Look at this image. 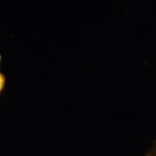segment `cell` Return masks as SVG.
Instances as JSON below:
<instances>
[{
    "label": "cell",
    "instance_id": "obj_1",
    "mask_svg": "<svg viewBox=\"0 0 156 156\" xmlns=\"http://www.w3.org/2000/svg\"><path fill=\"white\" fill-rule=\"evenodd\" d=\"M1 62H2V55L0 54V66H1ZM5 85H6L5 76L0 71V95L3 93L4 89H5Z\"/></svg>",
    "mask_w": 156,
    "mask_h": 156
},
{
    "label": "cell",
    "instance_id": "obj_2",
    "mask_svg": "<svg viewBox=\"0 0 156 156\" xmlns=\"http://www.w3.org/2000/svg\"><path fill=\"white\" fill-rule=\"evenodd\" d=\"M146 156H156V140L153 142V145L151 147L149 151L147 153Z\"/></svg>",
    "mask_w": 156,
    "mask_h": 156
}]
</instances>
